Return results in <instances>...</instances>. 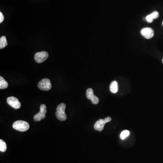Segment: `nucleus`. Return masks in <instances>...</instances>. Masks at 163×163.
<instances>
[{
  "label": "nucleus",
  "instance_id": "1",
  "mask_svg": "<svg viewBox=\"0 0 163 163\" xmlns=\"http://www.w3.org/2000/svg\"><path fill=\"white\" fill-rule=\"evenodd\" d=\"M65 109L66 105L64 103L60 104L57 108L56 116L59 120L64 121L67 119V115L65 112Z\"/></svg>",
  "mask_w": 163,
  "mask_h": 163
},
{
  "label": "nucleus",
  "instance_id": "2",
  "mask_svg": "<svg viewBox=\"0 0 163 163\" xmlns=\"http://www.w3.org/2000/svg\"><path fill=\"white\" fill-rule=\"evenodd\" d=\"M12 127L16 131L24 132L29 130V125L28 122L24 121H17L13 124Z\"/></svg>",
  "mask_w": 163,
  "mask_h": 163
},
{
  "label": "nucleus",
  "instance_id": "3",
  "mask_svg": "<svg viewBox=\"0 0 163 163\" xmlns=\"http://www.w3.org/2000/svg\"><path fill=\"white\" fill-rule=\"evenodd\" d=\"M47 112L46 106L45 105H41L40 107V111L39 113L35 114L34 116V119L35 122L40 121L42 119H44L46 117V114Z\"/></svg>",
  "mask_w": 163,
  "mask_h": 163
},
{
  "label": "nucleus",
  "instance_id": "4",
  "mask_svg": "<svg viewBox=\"0 0 163 163\" xmlns=\"http://www.w3.org/2000/svg\"><path fill=\"white\" fill-rule=\"evenodd\" d=\"M38 88L43 91H49L52 88V85L50 80L48 79H44L40 81L38 84Z\"/></svg>",
  "mask_w": 163,
  "mask_h": 163
},
{
  "label": "nucleus",
  "instance_id": "5",
  "mask_svg": "<svg viewBox=\"0 0 163 163\" xmlns=\"http://www.w3.org/2000/svg\"><path fill=\"white\" fill-rule=\"evenodd\" d=\"M49 57L48 53L46 51L39 52L35 55V60L38 63H41L45 61Z\"/></svg>",
  "mask_w": 163,
  "mask_h": 163
},
{
  "label": "nucleus",
  "instance_id": "6",
  "mask_svg": "<svg viewBox=\"0 0 163 163\" xmlns=\"http://www.w3.org/2000/svg\"><path fill=\"white\" fill-rule=\"evenodd\" d=\"M7 103L10 106L14 108L18 109L21 107V103L19 101V100L14 97H8L7 99Z\"/></svg>",
  "mask_w": 163,
  "mask_h": 163
},
{
  "label": "nucleus",
  "instance_id": "7",
  "mask_svg": "<svg viewBox=\"0 0 163 163\" xmlns=\"http://www.w3.org/2000/svg\"><path fill=\"white\" fill-rule=\"evenodd\" d=\"M141 35L147 39H150L154 36V32L151 28H145L141 31Z\"/></svg>",
  "mask_w": 163,
  "mask_h": 163
},
{
  "label": "nucleus",
  "instance_id": "8",
  "mask_svg": "<svg viewBox=\"0 0 163 163\" xmlns=\"http://www.w3.org/2000/svg\"><path fill=\"white\" fill-rule=\"evenodd\" d=\"M107 123L104 119H99L97 121L95 125H94V128L96 131H103L104 127L105 124Z\"/></svg>",
  "mask_w": 163,
  "mask_h": 163
},
{
  "label": "nucleus",
  "instance_id": "9",
  "mask_svg": "<svg viewBox=\"0 0 163 163\" xmlns=\"http://www.w3.org/2000/svg\"><path fill=\"white\" fill-rule=\"evenodd\" d=\"M159 13L158 12L155 11L152 13L151 14L148 15L146 17V20L149 23H152L154 19H157L159 17Z\"/></svg>",
  "mask_w": 163,
  "mask_h": 163
},
{
  "label": "nucleus",
  "instance_id": "10",
  "mask_svg": "<svg viewBox=\"0 0 163 163\" xmlns=\"http://www.w3.org/2000/svg\"><path fill=\"white\" fill-rule=\"evenodd\" d=\"M110 90L111 92L113 93H116L118 91V84L116 81L112 82L110 84Z\"/></svg>",
  "mask_w": 163,
  "mask_h": 163
},
{
  "label": "nucleus",
  "instance_id": "11",
  "mask_svg": "<svg viewBox=\"0 0 163 163\" xmlns=\"http://www.w3.org/2000/svg\"><path fill=\"white\" fill-rule=\"evenodd\" d=\"M8 86V84L2 77H0V89H6Z\"/></svg>",
  "mask_w": 163,
  "mask_h": 163
},
{
  "label": "nucleus",
  "instance_id": "12",
  "mask_svg": "<svg viewBox=\"0 0 163 163\" xmlns=\"http://www.w3.org/2000/svg\"><path fill=\"white\" fill-rule=\"evenodd\" d=\"M8 45V42L6 41V37L2 36L0 38V49H2L5 47H6Z\"/></svg>",
  "mask_w": 163,
  "mask_h": 163
},
{
  "label": "nucleus",
  "instance_id": "13",
  "mask_svg": "<svg viewBox=\"0 0 163 163\" xmlns=\"http://www.w3.org/2000/svg\"><path fill=\"white\" fill-rule=\"evenodd\" d=\"M94 95L93 90L92 88H88L86 92V96L88 99L91 100L94 97Z\"/></svg>",
  "mask_w": 163,
  "mask_h": 163
},
{
  "label": "nucleus",
  "instance_id": "14",
  "mask_svg": "<svg viewBox=\"0 0 163 163\" xmlns=\"http://www.w3.org/2000/svg\"><path fill=\"white\" fill-rule=\"evenodd\" d=\"M7 147L6 144L4 140L1 139L0 140V151L2 152H4L6 151Z\"/></svg>",
  "mask_w": 163,
  "mask_h": 163
},
{
  "label": "nucleus",
  "instance_id": "15",
  "mask_svg": "<svg viewBox=\"0 0 163 163\" xmlns=\"http://www.w3.org/2000/svg\"><path fill=\"white\" fill-rule=\"evenodd\" d=\"M130 135V131L128 130H124L122 131L120 134V138L122 140H124L127 138Z\"/></svg>",
  "mask_w": 163,
  "mask_h": 163
},
{
  "label": "nucleus",
  "instance_id": "16",
  "mask_svg": "<svg viewBox=\"0 0 163 163\" xmlns=\"http://www.w3.org/2000/svg\"><path fill=\"white\" fill-rule=\"evenodd\" d=\"M99 99H98V97H97L96 96H94V97L91 99V101L92 103L93 104H97L98 103H99Z\"/></svg>",
  "mask_w": 163,
  "mask_h": 163
},
{
  "label": "nucleus",
  "instance_id": "17",
  "mask_svg": "<svg viewBox=\"0 0 163 163\" xmlns=\"http://www.w3.org/2000/svg\"><path fill=\"white\" fill-rule=\"evenodd\" d=\"M4 20V16H3L2 13L0 12V23H1Z\"/></svg>",
  "mask_w": 163,
  "mask_h": 163
},
{
  "label": "nucleus",
  "instance_id": "18",
  "mask_svg": "<svg viewBox=\"0 0 163 163\" xmlns=\"http://www.w3.org/2000/svg\"><path fill=\"white\" fill-rule=\"evenodd\" d=\"M104 120L105 121H106V123H108V122H110V121H111L112 118H111V117H109V116H108V117L105 118Z\"/></svg>",
  "mask_w": 163,
  "mask_h": 163
},
{
  "label": "nucleus",
  "instance_id": "19",
  "mask_svg": "<svg viewBox=\"0 0 163 163\" xmlns=\"http://www.w3.org/2000/svg\"><path fill=\"white\" fill-rule=\"evenodd\" d=\"M162 25H163V22H162Z\"/></svg>",
  "mask_w": 163,
  "mask_h": 163
},
{
  "label": "nucleus",
  "instance_id": "20",
  "mask_svg": "<svg viewBox=\"0 0 163 163\" xmlns=\"http://www.w3.org/2000/svg\"><path fill=\"white\" fill-rule=\"evenodd\" d=\"M162 62H163V60H162Z\"/></svg>",
  "mask_w": 163,
  "mask_h": 163
}]
</instances>
